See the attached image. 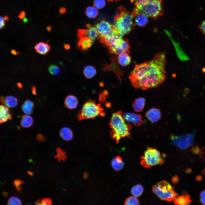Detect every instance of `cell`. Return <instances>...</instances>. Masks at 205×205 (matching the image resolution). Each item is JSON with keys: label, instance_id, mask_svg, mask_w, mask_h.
<instances>
[{"label": "cell", "instance_id": "cell-1", "mask_svg": "<svg viewBox=\"0 0 205 205\" xmlns=\"http://www.w3.org/2000/svg\"><path fill=\"white\" fill-rule=\"evenodd\" d=\"M166 63L165 53L160 52L151 60L136 65L128 77L132 86L144 90L158 87L165 79Z\"/></svg>", "mask_w": 205, "mask_h": 205}, {"label": "cell", "instance_id": "cell-2", "mask_svg": "<svg viewBox=\"0 0 205 205\" xmlns=\"http://www.w3.org/2000/svg\"><path fill=\"white\" fill-rule=\"evenodd\" d=\"M109 125L112 129L110 132V136L117 144L121 138L130 137L132 126L125 121L121 110L113 114Z\"/></svg>", "mask_w": 205, "mask_h": 205}, {"label": "cell", "instance_id": "cell-3", "mask_svg": "<svg viewBox=\"0 0 205 205\" xmlns=\"http://www.w3.org/2000/svg\"><path fill=\"white\" fill-rule=\"evenodd\" d=\"M133 20L132 13L121 6L117 9L113 26L116 32L122 36L128 34L133 29L135 25Z\"/></svg>", "mask_w": 205, "mask_h": 205}, {"label": "cell", "instance_id": "cell-4", "mask_svg": "<svg viewBox=\"0 0 205 205\" xmlns=\"http://www.w3.org/2000/svg\"><path fill=\"white\" fill-rule=\"evenodd\" d=\"M105 114L100 104L95 101L89 100L83 105L79 112L77 117L79 121L88 119L94 118L100 116H104Z\"/></svg>", "mask_w": 205, "mask_h": 205}, {"label": "cell", "instance_id": "cell-5", "mask_svg": "<svg viewBox=\"0 0 205 205\" xmlns=\"http://www.w3.org/2000/svg\"><path fill=\"white\" fill-rule=\"evenodd\" d=\"M136 8L147 17L154 19L162 16L164 13L161 0H150Z\"/></svg>", "mask_w": 205, "mask_h": 205}, {"label": "cell", "instance_id": "cell-6", "mask_svg": "<svg viewBox=\"0 0 205 205\" xmlns=\"http://www.w3.org/2000/svg\"><path fill=\"white\" fill-rule=\"evenodd\" d=\"M152 190L153 192L163 200L173 201L177 196L171 185L165 181H161L153 185Z\"/></svg>", "mask_w": 205, "mask_h": 205}, {"label": "cell", "instance_id": "cell-7", "mask_svg": "<svg viewBox=\"0 0 205 205\" xmlns=\"http://www.w3.org/2000/svg\"><path fill=\"white\" fill-rule=\"evenodd\" d=\"M164 162L159 151L153 147H148L141 157V164L146 168L161 165Z\"/></svg>", "mask_w": 205, "mask_h": 205}, {"label": "cell", "instance_id": "cell-8", "mask_svg": "<svg viewBox=\"0 0 205 205\" xmlns=\"http://www.w3.org/2000/svg\"><path fill=\"white\" fill-rule=\"evenodd\" d=\"M110 53L115 55L123 52L130 53V46L128 39L120 37L107 46Z\"/></svg>", "mask_w": 205, "mask_h": 205}, {"label": "cell", "instance_id": "cell-9", "mask_svg": "<svg viewBox=\"0 0 205 205\" xmlns=\"http://www.w3.org/2000/svg\"><path fill=\"white\" fill-rule=\"evenodd\" d=\"M95 27L98 33L97 38L100 42L116 32L113 25L105 20L101 21L96 24Z\"/></svg>", "mask_w": 205, "mask_h": 205}, {"label": "cell", "instance_id": "cell-10", "mask_svg": "<svg viewBox=\"0 0 205 205\" xmlns=\"http://www.w3.org/2000/svg\"><path fill=\"white\" fill-rule=\"evenodd\" d=\"M194 133L177 136H171V139L175 145L182 149H185L192 145L194 140Z\"/></svg>", "mask_w": 205, "mask_h": 205}, {"label": "cell", "instance_id": "cell-11", "mask_svg": "<svg viewBox=\"0 0 205 205\" xmlns=\"http://www.w3.org/2000/svg\"><path fill=\"white\" fill-rule=\"evenodd\" d=\"M110 62L109 63L105 62L103 64V65L101 70L105 71H112L115 73L118 77L120 85L122 80L121 77L123 75V73L125 71H122L119 66L117 60V56H112L110 58Z\"/></svg>", "mask_w": 205, "mask_h": 205}, {"label": "cell", "instance_id": "cell-12", "mask_svg": "<svg viewBox=\"0 0 205 205\" xmlns=\"http://www.w3.org/2000/svg\"><path fill=\"white\" fill-rule=\"evenodd\" d=\"M87 29L78 30V37L79 38L83 37H87L94 41L98 36V33L96 27L89 24L87 25Z\"/></svg>", "mask_w": 205, "mask_h": 205}, {"label": "cell", "instance_id": "cell-13", "mask_svg": "<svg viewBox=\"0 0 205 205\" xmlns=\"http://www.w3.org/2000/svg\"><path fill=\"white\" fill-rule=\"evenodd\" d=\"M134 16L135 24L139 26L143 27L148 23V17L140 12L136 8H135L132 12Z\"/></svg>", "mask_w": 205, "mask_h": 205}, {"label": "cell", "instance_id": "cell-14", "mask_svg": "<svg viewBox=\"0 0 205 205\" xmlns=\"http://www.w3.org/2000/svg\"><path fill=\"white\" fill-rule=\"evenodd\" d=\"M123 116L127 122L132 123L135 126H140L143 123L142 116L140 114L126 112L123 115Z\"/></svg>", "mask_w": 205, "mask_h": 205}, {"label": "cell", "instance_id": "cell-15", "mask_svg": "<svg viewBox=\"0 0 205 205\" xmlns=\"http://www.w3.org/2000/svg\"><path fill=\"white\" fill-rule=\"evenodd\" d=\"M161 115L159 110L153 108L149 109L145 113L146 118L152 123L158 121L161 118Z\"/></svg>", "mask_w": 205, "mask_h": 205}, {"label": "cell", "instance_id": "cell-16", "mask_svg": "<svg viewBox=\"0 0 205 205\" xmlns=\"http://www.w3.org/2000/svg\"><path fill=\"white\" fill-rule=\"evenodd\" d=\"M0 102L9 108H14L16 107L18 104L17 98L12 96H7L5 97L1 96Z\"/></svg>", "mask_w": 205, "mask_h": 205}, {"label": "cell", "instance_id": "cell-17", "mask_svg": "<svg viewBox=\"0 0 205 205\" xmlns=\"http://www.w3.org/2000/svg\"><path fill=\"white\" fill-rule=\"evenodd\" d=\"M190 196L187 192H184L181 195L176 197L173 201L176 205H186L190 204L192 201Z\"/></svg>", "mask_w": 205, "mask_h": 205}, {"label": "cell", "instance_id": "cell-18", "mask_svg": "<svg viewBox=\"0 0 205 205\" xmlns=\"http://www.w3.org/2000/svg\"><path fill=\"white\" fill-rule=\"evenodd\" d=\"M12 115L7 107L0 105V124L11 120Z\"/></svg>", "mask_w": 205, "mask_h": 205}, {"label": "cell", "instance_id": "cell-19", "mask_svg": "<svg viewBox=\"0 0 205 205\" xmlns=\"http://www.w3.org/2000/svg\"><path fill=\"white\" fill-rule=\"evenodd\" d=\"M48 41L46 42H40L37 44L34 47L36 51L38 54L45 55L50 51V46L48 44Z\"/></svg>", "mask_w": 205, "mask_h": 205}, {"label": "cell", "instance_id": "cell-20", "mask_svg": "<svg viewBox=\"0 0 205 205\" xmlns=\"http://www.w3.org/2000/svg\"><path fill=\"white\" fill-rule=\"evenodd\" d=\"M78 101L76 97L73 95L67 96L64 101L65 107L69 109L75 108L78 104Z\"/></svg>", "mask_w": 205, "mask_h": 205}, {"label": "cell", "instance_id": "cell-21", "mask_svg": "<svg viewBox=\"0 0 205 205\" xmlns=\"http://www.w3.org/2000/svg\"><path fill=\"white\" fill-rule=\"evenodd\" d=\"M79 38L77 45L83 50H87L90 48L93 43V41L87 37H83Z\"/></svg>", "mask_w": 205, "mask_h": 205}, {"label": "cell", "instance_id": "cell-22", "mask_svg": "<svg viewBox=\"0 0 205 205\" xmlns=\"http://www.w3.org/2000/svg\"><path fill=\"white\" fill-rule=\"evenodd\" d=\"M129 54L123 52L118 54L117 57L118 63L122 66H126L130 64L131 59Z\"/></svg>", "mask_w": 205, "mask_h": 205}, {"label": "cell", "instance_id": "cell-23", "mask_svg": "<svg viewBox=\"0 0 205 205\" xmlns=\"http://www.w3.org/2000/svg\"><path fill=\"white\" fill-rule=\"evenodd\" d=\"M111 163L113 169L116 172L121 170L124 165L122 158L120 156H117L114 157L112 160Z\"/></svg>", "mask_w": 205, "mask_h": 205}, {"label": "cell", "instance_id": "cell-24", "mask_svg": "<svg viewBox=\"0 0 205 205\" xmlns=\"http://www.w3.org/2000/svg\"><path fill=\"white\" fill-rule=\"evenodd\" d=\"M60 136L63 140L69 141L73 138V132L70 128L64 127L62 128L60 132Z\"/></svg>", "mask_w": 205, "mask_h": 205}, {"label": "cell", "instance_id": "cell-25", "mask_svg": "<svg viewBox=\"0 0 205 205\" xmlns=\"http://www.w3.org/2000/svg\"><path fill=\"white\" fill-rule=\"evenodd\" d=\"M145 100L143 97H140L135 100L132 104L134 110L136 112L142 111L144 108Z\"/></svg>", "mask_w": 205, "mask_h": 205}, {"label": "cell", "instance_id": "cell-26", "mask_svg": "<svg viewBox=\"0 0 205 205\" xmlns=\"http://www.w3.org/2000/svg\"><path fill=\"white\" fill-rule=\"evenodd\" d=\"M34 107L33 102L30 100H27L22 105L21 108L25 114L29 115L32 113Z\"/></svg>", "mask_w": 205, "mask_h": 205}, {"label": "cell", "instance_id": "cell-27", "mask_svg": "<svg viewBox=\"0 0 205 205\" xmlns=\"http://www.w3.org/2000/svg\"><path fill=\"white\" fill-rule=\"evenodd\" d=\"M33 123L32 117L28 114L24 115L21 117L20 125L24 128H28L32 126Z\"/></svg>", "mask_w": 205, "mask_h": 205}, {"label": "cell", "instance_id": "cell-28", "mask_svg": "<svg viewBox=\"0 0 205 205\" xmlns=\"http://www.w3.org/2000/svg\"><path fill=\"white\" fill-rule=\"evenodd\" d=\"M87 16L89 18H95L98 15V9L94 6H89L87 7L85 11Z\"/></svg>", "mask_w": 205, "mask_h": 205}, {"label": "cell", "instance_id": "cell-29", "mask_svg": "<svg viewBox=\"0 0 205 205\" xmlns=\"http://www.w3.org/2000/svg\"><path fill=\"white\" fill-rule=\"evenodd\" d=\"M96 70L92 66H87L85 67L84 69V74L85 77L88 79L93 77L96 75Z\"/></svg>", "mask_w": 205, "mask_h": 205}, {"label": "cell", "instance_id": "cell-30", "mask_svg": "<svg viewBox=\"0 0 205 205\" xmlns=\"http://www.w3.org/2000/svg\"><path fill=\"white\" fill-rule=\"evenodd\" d=\"M144 188L142 185L138 184L133 186L131 191L132 195L136 197L140 196L144 191Z\"/></svg>", "mask_w": 205, "mask_h": 205}, {"label": "cell", "instance_id": "cell-31", "mask_svg": "<svg viewBox=\"0 0 205 205\" xmlns=\"http://www.w3.org/2000/svg\"><path fill=\"white\" fill-rule=\"evenodd\" d=\"M57 154L54 156L55 158H57L59 162L61 160L65 162L67 158L66 154V152L62 150L60 148L58 147L56 149Z\"/></svg>", "mask_w": 205, "mask_h": 205}, {"label": "cell", "instance_id": "cell-32", "mask_svg": "<svg viewBox=\"0 0 205 205\" xmlns=\"http://www.w3.org/2000/svg\"><path fill=\"white\" fill-rule=\"evenodd\" d=\"M124 204L125 205H139V202L136 197L131 196L127 198L125 200Z\"/></svg>", "mask_w": 205, "mask_h": 205}, {"label": "cell", "instance_id": "cell-33", "mask_svg": "<svg viewBox=\"0 0 205 205\" xmlns=\"http://www.w3.org/2000/svg\"><path fill=\"white\" fill-rule=\"evenodd\" d=\"M22 202L21 200L19 198L15 196H12L7 201L8 205H21Z\"/></svg>", "mask_w": 205, "mask_h": 205}, {"label": "cell", "instance_id": "cell-34", "mask_svg": "<svg viewBox=\"0 0 205 205\" xmlns=\"http://www.w3.org/2000/svg\"><path fill=\"white\" fill-rule=\"evenodd\" d=\"M48 70L51 75H58L60 72L59 67L54 65H50L48 67Z\"/></svg>", "mask_w": 205, "mask_h": 205}, {"label": "cell", "instance_id": "cell-35", "mask_svg": "<svg viewBox=\"0 0 205 205\" xmlns=\"http://www.w3.org/2000/svg\"><path fill=\"white\" fill-rule=\"evenodd\" d=\"M106 4L105 0H94V5L97 9H101L104 7Z\"/></svg>", "mask_w": 205, "mask_h": 205}, {"label": "cell", "instance_id": "cell-36", "mask_svg": "<svg viewBox=\"0 0 205 205\" xmlns=\"http://www.w3.org/2000/svg\"><path fill=\"white\" fill-rule=\"evenodd\" d=\"M13 184L15 187L16 190L20 192L21 190V187L20 186L23 184H24V182L20 179H16L13 181Z\"/></svg>", "mask_w": 205, "mask_h": 205}, {"label": "cell", "instance_id": "cell-37", "mask_svg": "<svg viewBox=\"0 0 205 205\" xmlns=\"http://www.w3.org/2000/svg\"><path fill=\"white\" fill-rule=\"evenodd\" d=\"M8 19V17L7 16H0V29L4 27L6 21Z\"/></svg>", "mask_w": 205, "mask_h": 205}, {"label": "cell", "instance_id": "cell-38", "mask_svg": "<svg viewBox=\"0 0 205 205\" xmlns=\"http://www.w3.org/2000/svg\"><path fill=\"white\" fill-rule=\"evenodd\" d=\"M204 147H203V148H202L201 149L199 147V146L198 145H195V147H192V148L191 149V151L194 154H200V153H201L200 151L201 150L203 149L204 148Z\"/></svg>", "mask_w": 205, "mask_h": 205}, {"label": "cell", "instance_id": "cell-39", "mask_svg": "<svg viewBox=\"0 0 205 205\" xmlns=\"http://www.w3.org/2000/svg\"><path fill=\"white\" fill-rule=\"evenodd\" d=\"M42 205H52V201L51 199L48 198H45L41 200Z\"/></svg>", "mask_w": 205, "mask_h": 205}, {"label": "cell", "instance_id": "cell-40", "mask_svg": "<svg viewBox=\"0 0 205 205\" xmlns=\"http://www.w3.org/2000/svg\"><path fill=\"white\" fill-rule=\"evenodd\" d=\"M108 94L107 92L106 91H104L101 92L99 95V99L100 101H104V100L105 99V97Z\"/></svg>", "mask_w": 205, "mask_h": 205}, {"label": "cell", "instance_id": "cell-41", "mask_svg": "<svg viewBox=\"0 0 205 205\" xmlns=\"http://www.w3.org/2000/svg\"><path fill=\"white\" fill-rule=\"evenodd\" d=\"M200 199L201 203L205 205V190L202 191L200 192Z\"/></svg>", "mask_w": 205, "mask_h": 205}, {"label": "cell", "instance_id": "cell-42", "mask_svg": "<svg viewBox=\"0 0 205 205\" xmlns=\"http://www.w3.org/2000/svg\"><path fill=\"white\" fill-rule=\"evenodd\" d=\"M36 139L39 142L40 141L44 142L45 140V138L44 136L42 134L40 133L37 134Z\"/></svg>", "mask_w": 205, "mask_h": 205}, {"label": "cell", "instance_id": "cell-43", "mask_svg": "<svg viewBox=\"0 0 205 205\" xmlns=\"http://www.w3.org/2000/svg\"><path fill=\"white\" fill-rule=\"evenodd\" d=\"M199 27L201 31L205 34V20L202 22Z\"/></svg>", "mask_w": 205, "mask_h": 205}, {"label": "cell", "instance_id": "cell-44", "mask_svg": "<svg viewBox=\"0 0 205 205\" xmlns=\"http://www.w3.org/2000/svg\"><path fill=\"white\" fill-rule=\"evenodd\" d=\"M179 181L178 178L177 176H174L172 179V181L174 184H176Z\"/></svg>", "mask_w": 205, "mask_h": 205}, {"label": "cell", "instance_id": "cell-45", "mask_svg": "<svg viewBox=\"0 0 205 205\" xmlns=\"http://www.w3.org/2000/svg\"><path fill=\"white\" fill-rule=\"evenodd\" d=\"M66 11V9L63 7H62L59 9V12L60 14H64Z\"/></svg>", "mask_w": 205, "mask_h": 205}, {"label": "cell", "instance_id": "cell-46", "mask_svg": "<svg viewBox=\"0 0 205 205\" xmlns=\"http://www.w3.org/2000/svg\"><path fill=\"white\" fill-rule=\"evenodd\" d=\"M32 93L33 95H36L37 93L36 91V87L34 85L31 88Z\"/></svg>", "mask_w": 205, "mask_h": 205}, {"label": "cell", "instance_id": "cell-47", "mask_svg": "<svg viewBox=\"0 0 205 205\" xmlns=\"http://www.w3.org/2000/svg\"><path fill=\"white\" fill-rule=\"evenodd\" d=\"M25 15V12L24 11H22L19 15V17L20 19H22L24 18Z\"/></svg>", "mask_w": 205, "mask_h": 205}, {"label": "cell", "instance_id": "cell-48", "mask_svg": "<svg viewBox=\"0 0 205 205\" xmlns=\"http://www.w3.org/2000/svg\"><path fill=\"white\" fill-rule=\"evenodd\" d=\"M11 52L13 54L15 55H18L20 53V52H17L16 50L14 49H12L11 50Z\"/></svg>", "mask_w": 205, "mask_h": 205}, {"label": "cell", "instance_id": "cell-49", "mask_svg": "<svg viewBox=\"0 0 205 205\" xmlns=\"http://www.w3.org/2000/svg\"><path fill=\"white\" fill-rule=\"evenodd\" d=\"M64 48L66 50H69L70 48V46L68 44H65L64 45Z\"/></svg>", "mask_w": 205, "mask_h": 205}, {"label": "cell", "instance_id": "cell-50", "mask_svg": "<svg viewBox=\"0 0 205 205\" xmlns=\"http://www.w3.org/2000/svg\"><path fill=\"white\" fill-rule=\"evenodd\" d=\"M36 205H42L41 200L39 199L37 200L35 202Z\"/></svg>", "mask_w": 205, "mask_h": 205}, {"label": "cell", "instance_id": "cell-51", "mask_svg": "<svg viewBox=\"0 0 205 205\" xmlns=\"http://www.w3.org/2000/svg\"><path fill=\"white\" fill-rule=\"evenodd\" d=\"M202 176L200 175H198L196 176V179L198 181H200L202 179Z\"/></svg>", "mask_w": 205, "mask_h": 205}, {"label": "cell", "instance_id": "cell-52", "mask_svg": "<svg viewBox=\"0 0 205 205\" xmlns=\"http://www.w3.org/2000/svg\"><path fill=\"white\" fill-rule=\"evenodd\" d=\"M2 195L3 196L6 197L8 196V194L7 192L4 191L2 193Z\"/></svg>", "mask_w": 205, "mask_h": 205}, {"label": "cell", "instance_id": "cell-53", "mask_svg": "<svg viewBox=\"0 0 205 205\" xmlns=\"http://www.w3.org/2000/svg\"><path fill=\"white\" fill-rule=\"evenodd\" d=\"M52 26H48L46 27V29L48 31L50 32L52 29Z\"/></svg>", "mask_w": 205, "mask_h": 205}, {"label": "cell", "instance_id": "cell-54", "mask_svg": "<svg viewBox=\"0 0 205 205\" xmlns=\"http://www.w3.org/2000/svg\"><path fill=\"white\" fill-rule=\"evenodd\" d=\"M17 85V86L20 88H21L22 87V85L20 83H18Z\"/></svg>", "mask_w": 205, "mask_h": 205}, {"label": "cell", "instance_id": "cell-55", "mask_svg": "<svg viewBox=\"0 0 205 205\" xmlns=\"http://www.w3.org/2000/svg\"><path fill=\"white\" fill-rule=\"evenodd\" d=\"M192 171V170L190 169H186V173H190Z\"/></svg>", "mask_w": 205, "mask_h": 205}, {"label": "cell", "instance_id": "cell-56", "mask_svg": "<svg viewBox=\"0 0 205 205\" xmlns=\"http://www.w3.org/2000/svg\"><path fill=\"white\" fill-rule=\"evenodd\" d=\"M23 21L25 23H27L28 22V19L26 18H24L23 19Z\"/></svg>", "mask_w": 205, "mask_h": 205}, {"label": "cell", "instance_id": "cell-57", "mask_svg": "<svg viewBox=\"0 0 205 205\" xmlns=\"http://www.w3.org/2000/svg\"><path fill=\"white\" fill-rule=\"evenodd\" d=\"M88 176V175L87 173H85L83 175V177L84 178H86Z\"/></svg>", "mask_w": 205, "mask_h": 205}, {"label": "cell", "instance_id": "cell-58", "mask_svg": "<svg viewBox=\"0 0 205 205\" xmlns=\"http://www.w3.org/2000/svg\"><path fill=\"white\" fill-rule=\"evenodd\" d=\"M27 173L30 175H32L33 174V173L30 171H28Z\"/></svg>", "mask_w": 205, "mask_h": 205}, {"label": "cell", "instance_id": "cell-59", "mask_svg": "<svg viewBox=\"0 0 205 205\" xmlns=\"http://www.w3.org/2000/svg\"><path fill=\"white\" fill-rule=\"evenodd\" d=\"M202 174H203L204 175H205V167L203 170L202 171Z\"/></svg>", "mask_w": 205, "mask_h": 205}, {"label": "cell", "instance_id": "cell-60", "mask_svg": "<svg viewBox=\"0 0 205 205\" xmlns=\"http://www.w3.org/2000/svg\"><path fill=\"white\" fill-rule=\"evenodd\" d=\"M108 0L109 1H119L120 0Z\"/></svg>", "mask_w": 205, "mask_h": 205}]
</instances>
